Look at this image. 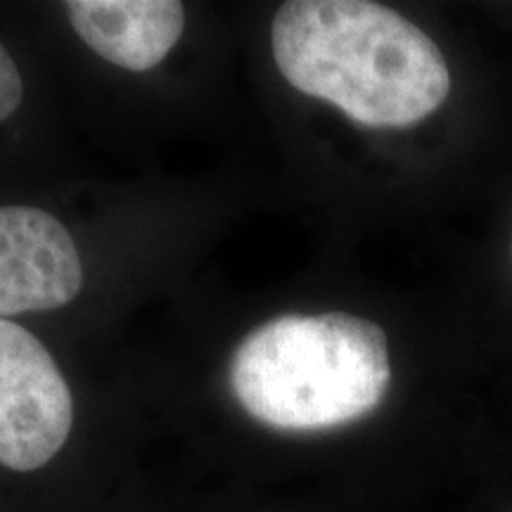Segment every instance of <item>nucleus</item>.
I'll list each match as a JSON object with an SVG mask.
<instances>
[{
    "label": "nucleus",
    "instance_id": "1",
    "mask_svg": "<svg viewBox=\"0 0 512 512\" xmlns=\"http://www.w3.org/2000/svg\"><path fill=\"white\" fill-rule=\"evenodd\" d=\"M273 60L299 93L358 126L408 128L451 93L437 43L401 12L368 0H292L275 12Z\"/></svg>",
    "mask_w": 512,
    "mask_h": 512
},
{
    "label": "nucleus",
    "instance_id": "2",
    "mask_svg": "<svg viewBox=\"0 0 512 512\" xmlns=\"http://www.w3.org/2000/svg\"><path fill=\"white\" fill-rule=\"evenodd\" d=\"M228 380L240 406L268 427L332 430L375 411L387 394V335L354 313L278 316L242 339Z\"/></svg>",
    "mask_w": 512,
    "mask_h": 512
},
{
    "label": "nucleus",
    "instance_id": "6",
    "mask_svg": "<svg viewBox=\"0 0 512 512\" xmlns=\"http://www.w3.org/2000/svg\"><path fill=\"white\" fill-rule=\"evenodd\" d=\"M24 95L22 74H19L15 60L0 43V121H5L17 110Z\"/></svg>",
    "mask_w": 512,
    "mask_h": 512
},
{
    "label": "nucleus",
    "instance_id": "4",
    "mask_svg": "<svg viewBox=\"0 0 512 512\" xmlns=\"http://www.w3.org/2000/svg\"><path fill=\"white\" fill-rule=\"evenodd\" d=\"M83 266L69 230L36 207H0V318L74 302Z\"/></svg>",
    "mask_w": 512,
    "mask_h": 512
},
{
    "label": "nucleus",
    "instance_id": "3",
    "mask_svg": "<svg viewBox=\"0 0 512 512\" xmlns=\"http://www.w3.org/2000/svg\"><path fill=\"white\" fill-rule=\"evenodd\" d=\"M74 425V401L55 358L22 325L0 318V465L34 472Z\"/></svg>",
    "mask_w": 512,
    "mask_h": 512
},
{
    "label": "nucleus",
    "instance_id": "5",
    "mask_svg": "<svg viewBox=\"0 0 512 512\" xmlns=\"http://www.w3.org/2000/svg\"><path fill=\"white\" fill-rule=\"evenodd\" d=\"M64 10L93 53L128 72L164 62L185 27V8L176 0H72Z\"/></svg>",
    "mask_w": 512,
    "mask_h": 512
}]
</instances>
